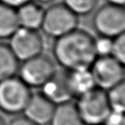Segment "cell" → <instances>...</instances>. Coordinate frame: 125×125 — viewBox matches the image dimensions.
<instances>
[{
    "mask_svg": "<svg viewBox=\"0 0 125 125\" xmlns=\"http://www.w3.org/2000/svg\"><path fill=\"white\" fill-rule=\"evenodd\" d=\"M41 94L55 105L70 102L75 98L68 77V71H56L41 87Z\"/></svg>",
    "mask_w": 125,
    "mask_h": 125,
    "instance_id": "9",
    "label": "cell"
},
{
    "mask_svg": "<svg viewBox=\"0 0 125 125\" xmlns=\"http://www.w3.org/2000/svg\"><path fill=\"white\" fill-rule=\"evenodd\" d=\"M93 26L99 36L113 39L124 33L125 11L123 6L106 4L95 11Z\"/></svg>",
    "mask_w": 125,
    "mask_h": 125,
    "instance_id": "5",
    "label": "cell"
},
{
    "mask_svg": "<svg viewBox=\"0 0 125 125\" xmlns=\"http://www.w3.org/2000/svg\"><path fill=\"white\" fill-rule=\"evenodd\" d=\"M56 71L53 61L42 54L22 62L18 70L19 78L28 87H42Z\"/></svg>",
    "mask_w": 125,
    "mask_h": 125,
    "instance_id": "7",
    "label": "cell"
},
{
    "mask_svg": "<svg viewBox=\"0 0 125 125\" xmlns=\"http://www.w3.org/2000/svg\"><path fill=\"white\" fill-rule=\"evenodd\" d=\"M45 10L41 4L33 0L16 9L18 21L21 28L37 31L41 28Z\"/></svg>",
    "mask_w": 125,
    "mask_h": 125,
    "instance_id": "11",
    "label": "cell"
},
{
    "mask_svg": "<svg viewBox=\"0 0 125 125\" xmlns=\"http://www.w3.org/2000/svg\"><path fill=\"white\" fill-rule=\"evenodd\" d=\"M19 70V61L9 45L0 43V81L16 76Z\"/></svg>",
    "mask_w": 125,
    "mask_h": 125,
    "instance_id": "15",
    "label": "cell"
},
{
    "mask_svg": "<svg viewBox=\"0 0 125 125\" xmlns=\"http://www.w3.org/2000/svg\"><path fill=\"white\" fill-rule=\"evenodd\" d=\"M111 110L124 112L125 108V85L124 82L111 87L106 93Z\"/></svg>",
    "mask_w": 125,
    "mask_h": 125,
    "instance_id": "17",
    "label": "cell"
},
{
    "mask_svg": "<svg viewBox=\"0 0 125 125\" xmlns=\"http://www.w3.org/2000/svg\"><path fill=\"white\" fill-rule=\"evenodd\" d=\"M102 125H125L124 112L111 110Z\"/></svg>",
    "mask_w": 125,
    "mask_h": 125,
    "instance_id": "20",
    "label": "cell"
},
{
    "mask_svg": "<svg viewBox=\"0 0 125 125\" xmlns=\"http://www.w3.org/2000/svg\"><path fill=\"white\" fill-rule=\"evenodd\" d=\"M112 57L124 64L125 62V35L124 33L112 39L111 54Z\"/></svg>",
    "mask_w": 125,
    "mask_h": 125,
    "instance_id": "18",
    "label": "cell"
},
{
    "mask_svg": "<svg viewBox=\"0 0 125 125\" xmlns=\"http://www.w3.org/2000/svg\"><path fill=\"white\" fill-rule=\"evenodd\" d=\"M111 43H112V39L107 37L99 36L98 39H94V45L98 57L110 56Z\"/></svg>",
    "mask_w": 125,
    "mask_h": 125,
    "instance_id": "19",
    "label": "cell"
},
{
    "mask_svg": "<svg viewBox=\"0 0 125 125\" xmlns=\"http://www.w3.org/2000/svg\"><path fill=\"white\" fill-rule=\"evenodd\" d=\"M99 0H63L64 4L75 16H88L95 10Z\"/></svg>",
    "mask_w": 125,
    "mask_h": 125,
    "instance_id": "16",
    "label": "cell"
},
{
    "mask_svg": "<svg viewBox=\"0 0 125 125\" xmlns=\"http://www.w3.org/2000/svg\"><path fill=\"white\" fill-rule=\"evenodd\" d=\"M107 4H114V5H118V6H123L125 4V0H106Z\"/></svg>",
    "mask_w": 125,
    "mask_h": 125,
    "instance_id": "23",
    "label": "cell"
},
{
    "mask_svg": "<svg viewBox=\"0 0 125 125\" xmlns=\"http://www.w3.org/2000/svg\"><path fill=\"white\" fill-rule=\"evenodd\" d=\"M33 1L40 4H48L53 3L55 0H33Z\"/></svg>",
    "mask_w": 125,
    "mask_h": 125,
    "instance_id": "24",
    "label": "cell"
},
{
    "mask_svg": "<svg viewBox=\"0 0 125 125\" xmlns=\"http://www.w3.org/2000/svg\"><path fill=\"white\" fill-rule=\"evenodd\" d=\"M29 1H31V0H0V3L16 10L19 7H21V5L28 3Z\"/></svg>",
    "mask_w": 125,
    "mask_h": 125,
    "instance_id": "21",
    "label": "cell"
},
{
    "mask_svg": "<svg viewBox=\"0 0 125 125\" xmlns=\"http://www.w3.org/2000/svg\"><path fill=\"white\" fill-rule=\"evenodd\" d=\"M19 28L16 10L0 3V40L10 39Z\"/></svg>",
    "mask_w": 125,
    "mask_h": 125,
    "instance_id": "14",
    "label": "cell"
},
{
    "mask_svg": "<svg viewBox=\"0 0 125 125\" xmlns=\"http://www.w3.org/2000/svg\"><path fill=\"white\" fill-rule=\"evenodd\" d=\"M52 52L56 62L67 71L90 69L98 57L94 37L78 28L56 39Z\"/></svg>",
    "mask_w": 125,
    "mask_h": 125,
    "instance_id": "1",
    "label": "cell"
},
{
    "mask_svg": "<svg viewBox=\"0 0 125 125\" xmlns=\"http://www.w3.org/2000/svg\"><path fill=\"white\" fill-rule=\"evenodd\" d=\"M55 106L41 93L32 94L22 113L25 117L36 125H48Z\"/></svg>",
    "mask_w": 125,
    "mask_h": 125,
    "instance_id": "10",
    "label": "cell"
},
{
    "mask_svg": "<svg viewBox=\"0 0 125 125\" xmlns=\"http://www.w3.org/2000/svg\"><path fill=\"white\" fill-rule=\"evenodd\" d=\"M9 40L8 45L19 62L37 57L43 52L44 40L35 30L20 27Z\"/></svg>",
    "mask_w": 125,
    "mask_h": 125,
    "instance_id": "8",
    "label": "cell"
},
{
    "mask_svg": "<svg viewBox=\"0 0 125 125\" xmlns=\"http://www.w3.org/2000/svg\"><path fill=\"white\" fill-rule=\"evenodd\" d=\"M68 77L75 98H78L96 87L89 69L68 71Z\"/></svg>",
    "mask_w": 125,
    "mask_h": 125,
    "instance_id": "13",
    "label": "cell"
},
{
    "mask_svg": "<svg viewBox=\"0 0 125 125\" xmlns=\"http://www.w3.org/2000/svg\"><path fill=\"white\" fill-rule=\"evenodd\" d=\"M7 125H36L35 123H32L31 121L23 116H17V117L12 119Z\"/></svg>",
    "mask_w": 125,
    "mask_h": 125,
    "instance_id": "22",
    "label": "cell"
},
{
    "mask_svg": "<svg viewBox=\"0 0 125 125\" xmlns=\"http://www.w3.org/2000/svg\"><path fill=\"white\" fill-rule=\"evenodd\" d=\"M78 22V16L64 4H55L45 10L40 28L45 35L56 40L76 29Z\"/></svg>",
    "mask_w": 125,
    "mask_h": 125,
    "instance_id": "4",
    "label": "cell"
},
{
    "mask_svg": "<svg viewBox=\"0 0 125 125\" xmlns=\"http://www.w3.org/2000/svg\"><path fill=\"white\" fill-rule=\"evenodd\" d=\"M32 93L19 77L0 81V111L10 115L22 113Z\"/></svg>",
    "mask_w": 125,
    "mask_h": 125,
    "instance_id": "3",
    "label": "cell"
},
{
    "mask_svg": "<svg viewBox=\"0 0 125 125\" xmlns=\"http://www.w3.org/2000/svg\"><path fill=\"white\" fill-rule=\"evenodd\" d=\"M75 107L85 125H102L111 111L106 91L98 87L79 96Z\"/></svg>",
    "mask_w": 125,
    "mask_h": 125,
    "instance_id": "2",
    "label": "cell"
},
{
    "mask_svg": "<svg viewBox=\"0 0 125 125\" xmlns=\"http://www.w3.org/2000/svg\"><path fill=\"white\" fill-rule=\"evenodd\" d=\"M89 70L96 87L104 91L124 82V64L111 56L98 57Z\"/></svg>",
    "mask_w": 125,
    "mask_h": 125,
    "instance_id": "6",
    "label": "cell"
},
{
    "mask_svg": "<svg viewBox=\"0 0 125 125\" xmlns=\"http://www.w3.org/2000/svg\"><path fill=\"white\" fill-rule=\"evenodd\" d=\"M49 125H85L75 104L71 102L55 106Z\"/></svg>",
    "mask_w": 125,
    "mask_h": 125,
    "instance_id": "12",
    "label": "cell"
},
{
    "mask_svg": "<svg viewBox=\"0 0 125 125\" xmlns=\"http://www.w3.org/2000/svg\"><path fill=\"white\" fill-rule=\"evenodd\" d=\"M0 125H6L5 123H4V120H3V118L0 116Z\"/></svg>",
    "mask_w": 125,
    "mask_h": 125,
    "instance_id": "25",
    "label": "cell"
}]
</instances>
